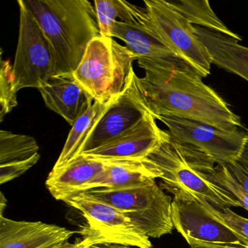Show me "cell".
I'll return each mask as SVG.
<instances>
[{
  "label": "cell",
  "instance_id": "11",
  "mask_svg": "<svg viewBox=\"0 0 248 248\" xmlns=\"http://www.w3.org/2000/svg\"><path fill=\"white\" fill-rule=\"evenodd\" d=\"M149 113L150 111L139 89V77L133 67L124 89L88 133L78 156L100 147L127 131Z\"/></svg>",
  "mask_w": 248,
  "mask_h": 248
},
{
  "label": "cell",
  "instance_id": "23",
  "mask_svg": "<svg viewBox=\"0 0 248 248\" xmlns=\"http://www.w3.org/2000/svg\"><path fill=\"white\" fill-rule=\"evenodd\" d=\"M18 90L16 84L13 65L1 56L0 69V122L18 105L17 93Z\"/></svg>",
  "mask_w": 248,
  "mask_h": 248
},
{
  "label": "cell",
  "instance_id": "1",
  "mask_svg": "<svg viewBox=\"0 0 248 248\" xmlns=\"http://www.w3.org/2000/svg\"><path fill=\"white\" fill-rule=\"evenodd\" d=\"M137 62L145 73L139 78V89L154 117H179L221 130L245 128L240 117L192 68L142 58Z\"/></svg>",
  "mask_w": 248,
  "mask_h": 248
},
{
  "label": "cell",
  "instance_id": "14",
  "mask_svg": "<svg viewBox=\"0 0 248 248\" xmlns=\"http://www.w3.org/2000/svg\"><path fill=\"white\" fill-rule=\"evenodd\" d=\"M110 159L79 156L67 165L53 169L47 177L46 187L59 201L68 200L88 191L95 181L108 166Z\"/></svg>",
  "mask_w": 248,
  "mask_h": 248
},
{
  "label": "cell",
  "instance_id": "19",
  "mask_svg": "<svg viewBox=\"0 0 248 248\" xmlns=\"http://www.w3.org/2000/svg\"><path fill=\"white\" fill-rule=\"evenodd\" d=\"M113 101L114 99L105 104L94 101L93 104L77 120L69 132L62 153L53 169L62 168L78 157L88 133Z\"/></svg>",
  "mask_w": 248,
  "mask_h": 248
},
{
  "label": "cell",
  "instance_id": "27",
  "mask_svg": "<svg viewBox=\"0 0 248 248\" xmlns=\"http://www.w3.org/2000/svg\"><path fill=\"white\" fill-rule=\"evenodd\" d=\"M228 170L230 171L238 184L248 193V169L237 161H233L226 164Z\"/></svg>",
  "mask_w": 248,
  "mask_h": 248
},
{
  "label": "cell",
  "instance_id": "31",
  "mask_svg": "<svg viewBox=\"0 0 248 248\" xmlns=\"http://www.w3.org/2000/svg\"><path fill=\"white\" fill-rule=\"evenodd\" d=\"M0 197H1L0 198V216H3L4 209L7 205V200L2 192H1Z\"/></svg>",
  "mask_w": 248,
  "mask_h": 248
},
{
  "label": "cell",
  "instance_id": "18",
  "mask_svg": "<svg viewBox=\"0 0 248 248\" xmlns=\"http://www.w3.org/2000/svg\"><path fill=\"white\" fill-rule=\"evenodd\" d=\"M155 175L143 161L110 160L105 170L90 184L95 188H117L155 180Z\"/></svg>",
  "mask_w": 248,
  "mask_h": 248
},
{
  "label": "cell",
  "instance_id": "28",
  "mask_svg": "<svg viewBox=\"0 0 248 248\" xmlns=\"http://www.w3.org/2000/svg\"><path fill=\"white\" fill-rule=\"evenodd\" d=\"M236 161L248 169V130H247L246 139H245L242 150H241L239 157Z\"/></svg>",
  "mask_w": 248,
  "mask_h": 248
},
{
  "label": "cell",
  "instance_id": "22",
  "mask_svg": "<svg viewBox=\"0 0 248 248\" xmlns=\"http://www.w3.org/2000/svg\"><path fill=\"white\" fill-rule=\"evenodd\" d=\"M95 9L101 37H111L116 21H131L133 5L124 0H95Z\"/></svg>",
  "mask_w": 248,
  "mask_h": 248
},
{
  "label": "cell",
  "instance_id": "24",
  "mask_svg": "<svg viewBox=\"0 0 248 248\" xmlns=\"http://www.w3.org/2000/svg\"><path fill=\"white\" fill-rule=\"evenodd\" d=\"M207 179L227 188L242 204V207L248 211V193L243 189L233 178L226 165H216L206 173Z\"/></svg>",
  "mask_w": 248,
  "mask_h": 248
},
{
  "label": "cell",
  "instance_id": "6",
  "mask_svg": "<svg viewBox=\"0 0 248 248\" xmlns=\"http://www.w3.org/2000/svg\"><path fill=\"white\" fill-rule=\"evenodd\" d=\"M171 217L174 229L191 248H248L247 239L188 194L174 196Z\"/></svg>",
  "mask_w": 248,
  "mask_h": 248
},
{
  "label": "cell",
  "instance_id": "3",
  "mask_svg": "<svg viewBox=\"0 0 248 248\" xmlns=\"http://www.w3.org/2000/svg\"><path fill=\"white\" fill-rule=\"evenodd\" d=\"M48 39L56 75L73 74L89 43L101 36L96 11L88 0H23Z\"/></svg>",
  "mask_w": 248,
  "mask_h": 248
},
{
  "label": "cell",
  "instance_id": "7",
  "mask_svg": "<svg viewBox=\"0 0 248 248\" xmlns=\"http://www.w3.org/2000/svg\"><path fill=\"white\" fill-rule=\"evenodd\" d=\"M151 30L184 63L202 78L210 74L211 59L191 25L166 0H144Z\"/></svg>",
  "mask_w": 248,
  "mask_h": 248
},
{
  "label": "cell",
  "instance_id": "13",
  "mask_svg": "<svg viewBox=\"0 0 248 248\" xmlns=\"http://www.w3.org/2000/svg\"><path fill=\"white\" fill-rule=\"evenodd\" d=\"M75 233L57 225L0 216V248H65Z\"/></svg>",
  "mask_w": 248,
  "mask_h": 248
},
{
  "label": "cell",
  "instance_id": "25",
  "mask_svg": "<svg viewBox=\"0 0 248 248\" xmlns=\"http://www.w3.org/2000/svg\"><path fill=\"white\" fill-rule=\"evenodd\" d=\"M202 204L216 218L233 229L235 232L248 241V218L242 217L231 210L229 207H215L206 200H197Z\"/></svg>",
  "mask_w": 248,
  "mask_h": 248
},
{
  "label": "cell",
  "instance_id": "15",
  "mask_svg": "<svg viewBox=\"0 0 248 248\" xmlns=\"http://www.w3.org/2000/svg\"><path fill=\"white\" fill-rule=\"evenodd\" d=\"M38 90L46 107L72 126L94 103L93 98L78 83L73 74L54 75Z\"/></svg>",
  "mask_w": 248,
  "mask_h": 248
},
{
  "label": "cell",
  "instance_id": "26",
  "mask_svg": "<svg viewBox=\"0 0 248 248\" xmlns=\"http://www.w3.org/2000/svg\"><path fill=\"white\" fill-rule=\"evenodd\" d=\"M40 159V155L38 153L27 160L0 165V184H5L21 176L36 165Z\"/></svg>",
  "mask_w": 248,
  "mask_h": 248
},
{
  "label": "cell",
  "instance_id": "9",
  "mask_svg": "<svg viewBox=\"0 0 248 248\" xmlns=\"http://www.w3.org/2000/svg\"><path fill=\"white\" fill-rule=\"evenodd\" d=\"M66 203L79 210L87 220L88 226L85 231V237L89 239L91 245L111 244L132 248H152L149 237L124 213L88 193H81Z\"/></svg>",
  "mask_w": 248,
  "mask_h": 248
},
{
  "label": "cell",
  "instance_id": "2",
  "mask_svg": "<svg viewBox=\"0 0 248 248\" xmlns=\"http://www.w3.org/2000/svg\"><path fill=\"white\" fill-rule=\"evenodd\" d=\"M142 161L161 180V188L173 196L188 194L220 208L242 207L227 188L207 179L206 173L216 162L197 148L172 139L168 130L157 147Z\"/></svg>",
  "mask_w": 248,
  "mask_h": 248
},
{
  "label": "cell",
  "instance_id": "12",
  "mask_svg": "<svg viewBox=\"0 0 248 248\" xmlns=\"http://www.w3.org/2000/svg\"><path fill=\"white\" fill-rule=\"evenodd\" d=\"M156 120L149 113L127 131L81 156L110 160L142 161L166 136L167 130H161Z\"/></svg>",
  "mask_w": 248,
  "mask_h": 248
},
{
  "label": "cell",
  "instance_id": "17",
  "mask_svg": "<svg viewBox=\"0 0 248 248\" xmlns=\"http://www.w3.org/2000/svg\"><path fill=\"white\" fill-rule=\"evenodd\" d=\"M193 32L202 43L212 64L235 74L248 82V47L220 33L193 26Z\"/></svg>",
  "mask_w": 248,
  "mask_h": 248
},
{
  "label": "cell",
  "instance_id": "4",
  "mask_svg": "<svg viewBox=\"0 0 248 248\" xmlns=\"http://www.w3.org/2000/svg\"><path fill=\"white\" fill-rule=\"evenodd\" d=\"M138 56L111 37L94 38L74 78L94 101L105 104L118 96Z\"/></svg>",
  "mask_w": 248,
  "mask_h": 248
},
{
  "label": "cell",
  "instance_id": "10",
  "mask_svg": "<svg viewBox=\"0 0 248 248\" xmlns=\"http://www.w3.org/2000/svg\"><path fill=\"white\" fill-rule=\"evenodd\" d=\"M155 118L166 125L172 139L197 148L217 165L236 161L246 139L247 132L241 129L221 130L179 117L159 116Z\"/></svg>",
  "mask_w": 248,
  "mask_h": 248
},
{
  "label": "cell",
  "instance_id": "5",
  "mask_svg": "<svg viewBox=\"0 0 248 248\" xmlns=\"http://www.w3.org/2000/svg\"><path fill=\"white\" fill-rule=\"evenodd\" d=\"M124 213L132 223L149 238L172 233V199L165 194L155 180L117 188H95L86 191Z\"/></svg>",
  "mask_w": 248,
  "mask_h": 248
},
{
  "label": "cell",
  "instance_id": "20",
  "mask_svg": "<svg viewBox=\"0 0 248 248\" xmlns=\"http://www.w3.org/2000/svg\"><path fill=\"white\" fill-rule=\"evenodd\" d=\"M168 2L191 25L195 24L197 27L220 33L237 41L242 40L238 34L229 30L220 21L212 9L207 0H173Z\"/></svg>",
  "mask_w": 248,
  "mask_h": 248
},
{
  "label": "cell",
  "instance_id": "21",
  "mask_svg": "<svg viewBox=\"0 0 248 248\" xmlns=\"http://www.w3.org/2000/svg\"><path fill=\"white\" fill-rule=\"evenodd\" d=\"M38 151V144L31 136L0 131V165L27 160Z\"/></svg>",
  "mask_w": 248,
  "mask_h": 248
},
{
  "label": "cell",
  "instance_id": "8",
  "mask_svg": "<svg viewBox=\"0 0 248 248\" xmlns=\"http://www.w3.org/2000/svg\"><path fill=\"white\" fill-rule=\"evenodd\" d=\"M20 9L19 37L13 64L18 91L26 88L38 89L56 75L54 52L48 39L23 0Z\"/></svg>",
  "mask_w": 248,
  "mask_h": 248
},
{
  "label": "cell",
  "instance_id": "16",
  "mask_svg": "<svg viewBox=\"0 0 248 248\" xmlns=\"http://www.w3.org/2000/svg\"><path fill=\"white\" fill-rule=\"evenodd\" d=\"M111 37H116L124 42L125 47L136 55L138 59L164 61L175 64L188 66L178 59L151 30L148 24L146 8H140L134 22L116 21Z\"/></svg>",
  "mask_w": 248,
  "mask_h": 248
},
{
  "label": "cell",
  "instance_id": "29",
  "mask_svg": "<svg viewBox=\"0 0 248 248\" xmlns=\"http://www.w3.org/2000/svg\"><path fill=\"white\" fill-rule=\"evenodd\" d=\"M91 242L88 238L84 237L83 239L79 242H75V243H69L66 245L65 248H85L87 247L91 246Z\"/></svg>",
  "mask_w": 248,
  "mask_h": 248
},
{
  "label": "cell",
  "instance_id": "30",
  "mask_svg": "<svg viewBox=\"0 0 248 248\" xmlns=\"http://www.w3.org/2000/svg\"><path fill=\"white\" fill-rule=\"evenodd\" d=\"M87 248H137L132 247L123 246V245H111V244H104V245H93Z\"/></svg>",
  "mask_w": 248,
  "mask_h": 248
}]
</instances>
